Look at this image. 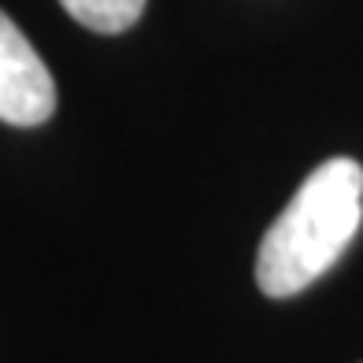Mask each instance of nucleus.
<instances>
[{
    "instance_id": "f257e3e1",
    "label": "nucleus",
    "mask_w": 363,
    "mask_h": 363,
    "mask_svg": "<svg viewBox=\"0 0 363 363\" xmlns=\"http://www.w3.org/2000/svg\"><path fill=\"white\" fill-rule=\"evenodd\" d=\"M363 223V167L334 156L311 171L256 252V286L282 301L323 278Z\"/></svg>"
},
{
    "instance_id": "f03ea898",
    "label": "nucleus",
    "mask_w": 363,
    "mask_h": 363,
    "mask_svg": "<svg viewBox=\"0 0 363 363\" xmlns=\"http://www.w3.org/2000/svg\"><path fill=\"white\" fill-rule=\"evenodd\" d=\"M56 111V82L34 45L0 11V123L41 126Z\"/></svg>"
},
{
    "instance_id": "7ed1b4c3",
    "label": "nucleus",
    "mask_w": 363,
    "mask_h": 363,
    "mask_svg": "<svg viewBox=\"0 0 363 363\" xmlns=\"http://www.w3.org/2000/svg\"><path fill=\"white\" fill-rule=\"evenodd\" d=\"M60 4L67 8L74 23L96 30V34H123L145 11V0H60Z\"/></svg>"
}]
</instances>
